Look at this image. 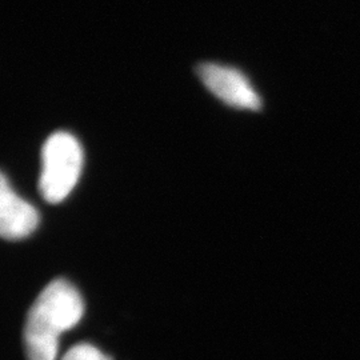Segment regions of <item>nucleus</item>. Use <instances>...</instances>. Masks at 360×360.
<instances>
[{
    "mask_svg": "<svg viewBox=\"0 0 360 360\" xmlns=\"http://www.w3.org/2000/svg\"><path fill=\"white\" fill-rule=\"evenodd\" d=\"M84 312L83 299L65 279L49 284L28 312L25 345L28 360H55L59 336L74 328Z\"/></svg>",
    "mask_w": 360,
    "mask_h": 360,
    "instance_id": "f257e3e1",
    "label": "nucleus"
},
{
    "mask_svg": "<svg viewBox=\"0 0 360 360\" xmlns=\"http://www.w3.org/2000/svg\"><path fill=\"white\" fill-rule=\"evenodd\" d=\"M82 168L83 148L77 138L65 131L52 134L41 150V196L52 205L63 202L75 188Z\"/></svg>",
    "mask_w": 360,
    "mask_h": 360,
    "instance_id": "f03ea898",
    "label": "nucleus"
},
{
    "mask_svg": "<svg viewBox=\"0 0 360 360\" xmlns=\"http://www.w3.org/2000/svg\"><path fill=\"white\" fill-rule=\"evenodd\" d=\"M198 74L207 89L221 102L240 110H260V96L239 70L229 65L203 63L198 67Z\"/></svg>",
    "mask_w": 360,
    "mask_h": 360,
    "instance_id": "7ed1b4c3",
    "label": "nucleus"
},
{
    "mask_svg": "<svg viewBox=\"0 0 360 360\" xmlns=\"http://www.w3.org/2000/svg\"><path fill=\"white\" fill-rule=\"evenodd\" d=\"M37 208L13 191L6 175L0 181V231L7 240H20L37 230Z\"/></svg>",
    "mask_w": 360,
    "mask_h": 360,
    "instance_id": "20e7f679",
    "label": "nucleus"
},
{
    "mask_svg": "<svg viewBox=\"0 0 360 360\" xmlns=\"http://www.w3.org/2000/svg\"><path fill=\"white\" fill-rule=\"evenodd\" d=\"M62 360H112L108 355L103 354L101 349H98L91 345H77L75 347L68 349L65 352Z\"/></svg>",
    "mask_w": 360,
    "mask_h": 360,
    "instance_id": "39448f33",
    "label": "nucleus"
}]
</instances>
